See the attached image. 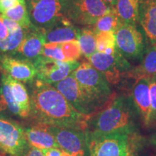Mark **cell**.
<instances>
[{
  "label": "cell",
  "instance_id": "obj_1",
  "mask_svg": "<svg viewBox=\"0 0 156 156\" xmlns=\"http://www.w3.org/2000/svg\"><path fill=\"white\" fill-rule=\"evenodd\" d=\"M31 119L35 124L65 126L86 131L90 116L78 112L52 85L37 79L31 85Z\"/></svg>",
  "mask_w": 156,
  "mask_h": 156
},
{
  "label": "cell",
  "instance_id": "obj_2",
  "mask_svg": "<svg viewBox=\"0 0 156 156\" xmlns=\"http://www.w3.org/2000/svg\"><path fill=\"white\" fill-rule=\"evenodd\" d=\"M106 104L90 118L86 135L133 133L135 129V108L129 98L111 97Z\"/></svg>",
  "mask_w": 156,
  "mask_h": 156
},
{
  "label": "cell",
  "instance_id": "obj_3",
  "mask_svg": "<svg viewBox=\"0 0 156 156\" xmlns=\"http://www.w3.org/2000/svg\"><path fill=\"white\" fill-rule=\"evenodd\" d=\"M90 156H135L131 134L117 133L107 135L87 136Z\"/></svg>",
  "mask_w": 156,
  "mask_h": 156
},
{
  "label": "cell",
  "instance_id": "obj_4",
  "mask_svg": "<svg viewBox=\"0 0 156 156\" xmlns=\"http://www.w3.org/2000/svg\"><path fill=\"white\" fill-rule=\"evenodd\" d=\"M72 75L101 107L112 97L110 83L90 62H83Z\"/></svg>",
  "mask_w": 156,
  "mask_h": 156
},
{
  "label": "cell",
  "instance_id": "obj_5",
  "mask_svg": "<svg viewBox=\"0 0 156 156\" xmlns=\"http://www.w3.org/2000/svg\"><path fill=\"white\" fill-rule=\"evenodd\" d=\"M114 9L103 0H67L66 17L73 24L93 26L100 17Z\"/></svg>",
  "mask_w": 156,
  "mask_h": 156
},
{
  "label": "cell",
  "instance_id": "obj_6",
  "mask_svg": "<svg viewBox=\"0 0 156 156\" xmlns=\"http://www.w3.org/2000/svg\"><path fill=\"white\" fill-rule=\"evenodd\" d=\"M67 0H27L31 23L43 30L51 28L66 17Z\"/></svg>",
  "mask_w": 156,
  "mask_h": 156
},
{
  "label": "cell",
  "instance_id": "obj_7",
  "mask_svg": "<svg viewBox=\"0 0 156 156\" xmlns=\"http://www.w3.org/2000/svg\"><path fill=\"white\" fill-rule=\"evenodd\" d=\"M52 85L65 97L78 112L85 116L91 117L101 108L100 105L78 83L72 74Z\"/></svg>",
  "mask_w": 156,
  "mask_h": 156
},
{
  "label": "cell",
  "instance_id": "obj_8",
  "mask_svg": "<svg viewBox=\"0 0 156 156\" xmlns=\"http://www.w3.org/2000/svg\"><path fill=\"white\" fill-rule=\"evenodd\" d=\"M114 34L117 50L126 59H142L146 50L145 41L136 25L121 23Z\"/></svg>",
  "mask_w": 156,
  "mask_h": 156
},
{
  "label": "cell",
  "instance_id": "obj_9",
  "mask_svg": "<svg viewBox=\"0 0 156 156\" xmlns=\"http://www.w3.org/2000/svg\"><path fill=\"white\" fill-rule=\"evenodd\" d=\"M33 62L37 71V79L50 85L65 79L80 64L77 60L59 61L41 55Z\"/></svg>",
  "mask_w": 156,
  "mask_h": 156
},
{
  "label": "cell",
  "instance_id": "obj_10",
  "mask_svg": "<svg viewBox=\"0 0 156 156\" xmlns=\"http://www.w3.org/2000/svg\"><path fill=\"white\" fill-rule=\"evenodd\" d=\"M29 147L25 129L18 123L0 116V150L11 156H21Z\"/></svg>",
  "mask_w": 156,
  "mask_h": 156
},
{
  "label": "cell",
  "instance_id": "obj_11",
  "mask_svg": "<svg viewBox=\"0 0 156 156\" xmlns=\"http://www.w3.org/2000/svg\"><path fill=\"white\" fill-rule=\"evenodd\" d=\"M89 62L101 72L110 84L119 83L122 74L128 71L130 64L117 50L113 54L96 51L88 58Z\"/></svg>",
  "mask_w": 156,
  "mask_h": 156
},
{
  "label": "cell",
  "instance_id": "obj_12",
  "mask_svg": "<svg viewBox=\"0 0 156 156\" xmlns=\"http://www.w3.org/2000/svg\"><path fill=\"white\" fill-rule=\"evenodd\" d=\"M46 126L62 151L72 156H85L87 149L85 131L65 126Z\"/></svg>",
  "mask_w": 156,
  "mask_h": 156
},
{
  "label": "cell",
  "instance_id": "obj_13",
  "mask_svg": "<svg viewBox=\"0 0 156 156\" xmlns=\"http://www.w3.org/2000/svg\"><path fill=\"white\" fill-rule=\"evenodd\" d=\"M0 67L5 74L25 83H32L37 76L34 62L20 56L0 55Z\"/></svg>",
  "mask_w": 156,
  "mask_h": 156
},
{
  "label": "cell",
  "instance_id": "obj_14",
  "mask_svg": "<svg viewBox=\"0 0 156 156\" xmlns=\"http://www.w3.org/2000/svg\"><path fill=\"white\" fill-rule=\"evenodd\" d=\"M132 102L138 114L146 126L152 123L151 103L150 96V80L140 78L136 80L132 91Z\"/></svg>",
  "mask_w": 156,
  "mask_h": 156
},
{
  "label": "cell",
  "instance_id": "obj_15",
  "mask_svg": "<svg viewBox=\"0 0 156 156\" xmlns=\"http://www.w3.org/2000/svg\"><path fill=\"white\" fill-rule=\"evenodd\" d=\"M45 44L44 30L37 28L32 24L30 28L26 30L24 38L14 56L17 54L20 57L33 62L41 55Z\"/></svg>",
  "mask_w": 156,
  "mask_h": 156
},
{
  "label": "cell",
  "instance_id": "obj_16",
  "mask_svg": "<svg viewBox=\"0 0 156 156\" xmlns=\"http://www.w3.org/2000/svg\"><path fill=\"white\" fill-rule=\"evenodd\" d=\"M138 22L149 41L156 44V0H140Z\"/></svg>",
  "mask_w": 156,
  "mask_h": 156
},
{
  "label": "cell",
  "instance_id": "obj_17",
  "mask_svg": "<svg viewBox=\"0 0 156 156\" xmlns=\"http://www.w3.org/2000/svg\"><path fill=\"white\" fill-rule=\"evenodd\" d=\"M25 134L28 145L32 147L39 150L59 148L55 137L45 124H35L25 129Z\"/></svg>",
  "mask_w": 156,
  "mask_h": 156
},
{
  "label": "cell",
  "instance_id": "obj_18",
  "mask_svg": "<svg viewBox=\"0 0 156 156\" xmlns=\"http://www.w3.org/2000/svg\"><path fill=\"white\" fill-rule=\"evenodd\" d=\"M80 29L64 17L51 28L44 30L46 43H62L77 40Z\"/></svg>",
  "mask_w": 156,
  "mask_h": 156
},
{
  "label": "cell",
  "instance_id": "obj_19",
  "mask_svg": "<svg viewBox=\"0 0 156 156\" xmlns=\"http://www.w3.org/2000/svg\"><path fill=\"white\" fill-rule=\"evenodd\" d=\"M127 74L135 80L142 77L150 80L156 79V44H151L146 48L141 64L129 70Z\"/></svg>",
  "mask_w": 156,
  "mask_h": 156
},
{
  "label": "cell",
  "instance_id": "obj_20",
  "mask_svg": "<svg viewBox=\"0 0 156 156\" xmlns=\"http://www.w3.org/2000/svg\"><path fill=\"white\" fill-rule=\"evenodd\" d=\"M2 112L23 119L22 112L13 97L6 74L2 75L0 83V113Z\"/></svg>",
  "mask_w": 156,
  "mask_h": 156
},
{
  "label": "cell",
  "instance_id": "obj_21",
  "mask_svg": "<svg viewBox=\"0 0 156 156\" xmlns=\"http://www.w3.org/2000/svg\"><path fill=\"white\" fill-rule=\"evenodd\" d=\"M7 78L13 97L22 112L23 119L28 118L30 114V98L26 87L22 82L13 79L8 75H7Z\"/></svg>",
  "mask_w": 156,
  "mask_h": 156
},
{
  "label": "cell",
  "instance_id": "obj_22",
  "mask_svg": "<svg viewBox=\"0 0 156 156\" xmlns=\"http://www.w3.org/2000/svg\"><path fill=\"white\" fill-rule=\"evenodd\" d=\"M140 0H117L114 9L122 23L136 25Z\"/></svg>",
  "mask_w": 156,
  "mask_h": 156
},
{
  "label": "cell",
  "instance_id": "obj_23",
  "mask_svg": "<svg viewBox=\"0 0 156 156\" xmlns=\"http://www.w3.org/2000/svg\"><path fill=\"white\" fill-rule=\"evenodd\" d=\"M2 15L12 20L20 25L23 28L28 30L32 25L28 10L26 0H23L18 5L9 9Z\"/></svg>",
  "mask_w": 156,
  "mask_h": 156
},
{
  "label": "cell",
  "instance_id": "obj_24",
  "mask_svg": "<svg viewBox=\"0 0 156 156\" xmlns=\"http://www.w3.org/2000/svg\"><path fill=\"white\" fill-rule=\"evenodd\" d=\"M82 54L89 58L96 51V34L93 29H80L77 36Z\"/></svg>",
  "mask_w": 156,
  "mask_h": 156
},
{
  "label": "cell",
  "instance_id": "obj_25",
  "mask_svg": "<svg viewBox=\"0 0 156 156\" xmlns=\"http://www.w3.org/2000/svg\"><path fill=\"white\" fill-rule=\"evenodd\" d=\"M25 33L26 29L20 27L16 32L9 34L7 38L0 40V55H15Z\"/></svg>",
  "mask_w": 156,
  "mask_h": 156
},
{
  "label": "cell",
  "instance_id": "obj_26",
  "mask_svg": "<svg viewBox=\"0 0 156 156\" xmlns=\"http://www.w3.org/2000/svg\"><path fill=\"white\" fill-rule=\"evenodd\" d=\"M121 21L117 16L115 9L100 17L93 25V30L95 34L101 32H114L121 25Z\"/></svg>",
  "mask_w": 156,
  "mask_h": 156
},
{
  "label": "cell",
  "instance_id": "obj_27",
  "mask_svg": "<svg viewBox=\"0 0 156 156\" xmlns=\"http://www.w3.org/2000/svg\"><path fill=\"white\" fill-rule=\"evenodd\" d=\"M96 51L107 54H113L116 51L114 32H101L96 34Z\"/></svg>",
  "mask_w": 156,
  "mask_h": 156
},
{
  "label": "cell",
  "instance_id": "obj_28",
  "mask_svg": "<svg viewBox=\"0 0 156 156\" xmlns=\"http://www.w3.org/2000/svg\"><path fill=\"white\" fill-rule=\"evenodd\" d=\"M61 48L66 61L77 60L80 58L82 52L80 44L77 40H73L69 41L64 42L61 44Z\"/></svg>",
  "mask_w": 156,
  "mask_h": 156
},
{
  "label": "cell",
  "instance_id": "obj_29",
  "mask_svg": "<svg viewBox=\"0 0 156 156\" xmlns=\"http://www.w3.org/2000/svg\"><path fill=\"white\" fill-rule=\"evenodd\" d=\"M41 56L59 61H66L61 48V44L58 43H46L43 48Z\"/></svg>",
  "mask_w": 156,
  "mask_h": 156
},
{
  "label": "cell",
  "instance_id": "obj_30",
  "mask_svg": "<svg viewBox=\"0 0 156 156\" xmlns=\"http://www.w3.org/2000/svg\"><path fill=\"white\" fill-rule=\"evenodd\" d=\"M150 96L151 103V120L156 121V79L150 80Z\"/></svg>",
  "mask_w": 156,
  "mask_h": 156
},
{
  "label": "cell",
  "instance_id": "obj_31",
  "mask_svg": "<svg viewBox=\"0 0 156 156\" xmlns=\"http://www.w3.org/2000/svg\"><path fill=\"white\" fill-rule=\"evenodd\" d=\"M1 16L2 18L4 23H5L7 30H8L9 34H13V33L16 32V31L20 28V25L18 23L15 22L14 20H12L8 18V17L5 16V15L2 14H1Z\"/></svg>",
  "mask_w": 156,
  "mask_h": 156
},
{
  "label": "cell",
  "instance_id": "obj_32",
  "mask_svg": "<svg viewBox=\"0 0 156 156\" xmlns=\"http://www.w3.org/2000/svg\"><path fill=\"white\" fill-rule=\"evenodd\" d=\"M22 1L23 0H0V14H3Z\"/></svg>",
  "mask_w": 156,
  "mask_h": 156
},
{
  "label": "cell",
  "instance_id": "obj_33",
  "mask_svg": "<svg viewBox=\"0 0 156 156\" xmlns=\"http://www.w3.org/2000/svg\"><path fill=\"white\" fill-rule=\"evenodd\" d=\"M44 156H61L62 150L61 148H50L40 150Z\"/></svg>",
  "mask_w": 156,
  "mask_h": 156
},
{
  "label": "cell",
  "instance_id": "obj_34",
  "mask_svg": "<svg viewBox=\"0 0 156 156\" xmlns=\"http://www.w3.org/2000/svg\"><path fill=\"white\" fill-rule=\"evenodd\" d=\"M21 156H44V155L38 148L29 145V147Z\"/></svg>",
  "mask_w": 156,
  "mask_h": 156
},
{
  "label": "cell",
  "instance_id": "obj_35",
  "mask_svg": "<svg viewBox=\"0 0 156 156\" xmlns=\"http://www.w3.org/2000/svg\"><path fill=\"white\" fill-rule=\"evenodd\" d=\"M9 36V32L7 27L4 23L2 18L1 14H0V40L7 38Z\"/></svg>",
  "mask_w": 156,
  "mask_h": 156
},
{
  "label": "cell",
  "instance_id": "obj_36",
  "mask_svg": "<svg viewBox=\"0 0 156 156\" xmlns=\"http://www.w3.org/2000/svg\"><path fill=\"white\" fill-rule=\"evenodd\" d=\"M103 1L105 2H106L107 5L111 6V7H114L115 5H116V3L117 0H103Z\"/></svg>",
  "mask_w": 156,
  "mask_h": 156
},
{
  "label": "cell",
  "instance_id": "obj_37",
  "mask_svg": "<svg viewBox=\"0 0 156 156\" xmlns=\"http://www.w3.org/2000/svg\"><path fill=\"white\" fill-rule=\"evenodd\" d=\"M7 155H8V154H7L4 151H2V150H0V156H7Z\"/></svg>",
  "mask_w": 156,
  "mask_h": 156
}]
</instances>
